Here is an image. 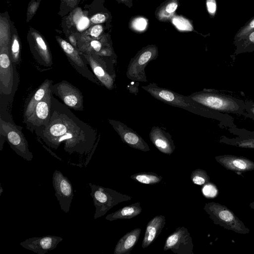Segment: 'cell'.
I'll use <instances>...</instances> for the list:
<instances>
[{
    "instance_id": "29",
    "label": "cell",
    "mask_w": 254,
    "mask_h": 254,
    "mask_svg": "<svg viewBox=\"0 0 254 254\" xmlns=\"http://www.w3.org/2000/svg\"><path fill=\"white\" fill-rule=\"evenodd\" d=\"M178 6V0H167L156 11V17L160 21L171 19Z\"/></svg>"
},
{
    "instance_id": "20",
    "label": "cell",
    "mask_w": 254,
    "mask_h": 254,
    "mask_svg": "<svg viewBox=\"0 0 254 254\" xmlns=\"http://www.w3.org/2000/svg\"><path fill=\"white\" fill-rule=\"evenodd\" d=\"M229 129L235 136L229 137L222 135L219 140L220 143L240 148L254 149V131L239 128L234 125Z\"/></svg>"
},
{
    "instance_id": "16",
    "label": "cell",
    "mask_w": 254,
    "mask_h": 254,
    "mask_svg": "<svg viewBox=\"0 0 254 254\" xmlns=\"http://www.w3.org/2000/svg\"><path fill=\"white\" fill-rule=\"evenodd\" d=\"M61 26L65 36L70 33H82L90 26L87 10L76 7L63 17Z\"/></svg>"
},
{
    "instance_id": "15",
    "label": "cell",
    "mask_w": 254,
    "mask_h": 254,
    "mask_svg": "<svg viewBox=\"0 0 254 254\" xmlns=\"http://www.w3.org/2000/svg\"><path fill=\"white\" fill-rule=\"evenodd\" d=\"M52 183L61 209L67 213L74 195L71 182L60 171L56 170L53 174Z\"/></svg>"
},
{
    "instance_id": "45",
    "label": "cell",
    "mask_w": 254,
    "mask_h": 254,
    "mask_svg": "<svg viewBox=\"0 0 254 254\" xmlns=\"http://www.w3.org/2000/svg\"><path fill=\"white\" fill-rule=\"evenodd\" d=\"M121 0V1H122V2H125V1H126V0Z\"/></svg>"
},
{
    "instance_id": "39",
    "label": "cell",
    "mask_w": 254,
    "mask_h": 254,
    "mask_svg": "<svg viewBox=\"0 0 254 254\" xmlns=\"http://www.w3.org/2000/svg\"><path fill=\"white\" fill-rule=\"evenodd\" d=\"M245 110L244 116L254 121V102L251 100L245 101Z\"/></svg>"
},
{
    "instance_id": "37",
    "label": "cell",
    "mask_w": 254,
    "mask_h": 254,
    "mask_svg": "<svg viewBox=\"0 0 254 254\" xmlns=\"http://www.w3.org/2000/svg\"><path fill=\"white\" fill-rule=\"evenodd\" d=\"M201 190L203 195L207 198H213L216 197L219 193L216 186L210 182L204 184Z\"/></svg>"
},
{
    "instance_id": "27",
    "label": "cell",
    "mask_w": 254,
    "mask_h": 254,
    "mask_svg": "<svg viewBox=\"0 0 254 254\" xmlns=\"http://www.w3.org/2000/svg\"><path fill=\"white\" fill-rule=\"evenodd\" d=\"M13 22L7 11L0 14V49L9 47L11 37Z\"/></svg>"
},
{
    "instance_id": "14",
    "label": "cell",
    "mask_w": 254,
    "mask_h": 254,
    "mask_svg": "<svg viewBox=\"0 0 254 254\" xmlns=\"http://www.w3.org/2000/svg\"><path fill=\"white\" fill-rule=\"evenodd\" d=\"M163 250L177 254H193L192 239L188 230L184 226L177 228L166 239Z\"/></svg>"
},
{
    "instance_id": "30",
    "label": "cell",
    "mask_w": 254,
    "mask_h": 254,
    "mask_svg": "<svg viewBox=\"0 0 254 254\" xmlns=\"http://www.w3.org/2000/svg\"><path fill=\"white\" fill-rule=\"evenodd\" d=\"M130 178L139 183L146 185H155L160 183L163 177L153 172H141L130 176Z\"/></svg>"
},
{
    "instance_id": "22",
    "label": "cell",
    "mask_w": 254,
    "mask_h": 254,
    "mask_svg": "<svg viewBox=\"0 0 254 254\" xmlns=\"http://www.w3.org/2000/svg\"><path fill=\"white\" fill-rule=\"evenodd\" d=\"M153 144L161 152L171 155L175 149V145L171 135L162 128L153 126L149 134Z\"/></svg>"
},
{
    "instance_id": "47",
    "label": "cell",
    "mask_w": 254,
    "mask_h": 254,
    "mask_svg": "<svg viewBox=\"0 0 254 254\" xmlns=\"http://www.w3.org/2000/svg\"></svg>"
},
{
    "instance_id": "1",
    "label": "cell",
    "mask_w": 254,
    "mask_h": 254,
    "mask_svg": "<svg viewBox=\"0 0 254 254\" xmlns=\"http://www.w3.org/2000/svg\"><path fill=\"white\" fill-rule=\"evenodd\" d=\"M35 134L48 147L57 149L63 144L64 150L69 154L87 155L99 141L97 131L80 120L70 108L52 97L51 118L45 128L36 129Z\"/></svg>"
},
{
    "instance_id": "36",
    "label": "cell",
    "mask_w": 254,
    "mask_h": 254,
    "mask_svg": "<svg viewBox=\"0 0 254 254\" xmlns=\"http://www.w3.org/2000/svg\"><path fill=\"white\" fill-rule=\"evenodd\" d=\"M104 31L103 25L95 24L90 26L88 29L82 32L81 35L92 38H96L102 35Z\"/></svg>"
},
{
    "instance_id": "6",
    "label": "cell",
    "mask_w": 254,
    "mask_h": 254,
    "mask_svg": "<svg viewBox=\"0 0 254 254\" xmlns=\"http://www.w3.org/2000/svg\"><path fill=\"white\" fill-rule=\"evenodd\" d=\"M90 195L93 198L95 208L94 218L96 219L106 214L112 207L124 201L131 199L132 197L121 193L110 188L98 186L90 183Z\"/></svg>"
},
{
    "instance_id": "25",
    "label": "cell",
    "mask_w": 254,
    "mask_h": 254,
    "mask_svg": "<svg viewBox=\"0 0 254 254\" xmlns=\"http://www.w3.org/2000/svg\"><path fill=\"white\" fill-rule=\"evenodd\" d=\"M140 228H137L124 235L116 244L114 254H129L137 244L141 234Z\"/></svg>"
},
{
    "instance_id": "33",
    "label": "cell",
    "mask_w": 254,
    "mask_h": 254,
    "mask_svg": "<svg viewBox=\"0 0 254 254\" xmlns=\"http://www.w3.org/2000/svg\"><path fill=\"white\" fill-rule=\"evenodd\" d=\"M190 180L193 184L199 186L204 185L210 182L207 172L201 169H195L191 172Z\"/></svg>"
},
{
    "instance_id": "38",
    "label": "cell",
    "mask_w": 254,
    "mask_h": 254,
    "mask_svg": "<svg viewBox=\"0 0 254 254\" xmlns=\"http://www.w3.org/2000/svg\"><path fill=\"white\" fill-rule=\"evenodd\" d=\"M40 2L36 0H31L28 3L26 13V21L28 22L36 13Z\"/></svg>"
},
{
    "instance_id": "24",
    "label": "cell",
    "mask_w": 254,
    "mask_h": 254,
    "mask_svg": "<svg viewBox=\"0 0 254 254\" xmlns=\"http://www.w3.org/2000/svg\"><path fill=\"white\" fill-rule=\"evenodd\" d=\"M166 223L163 215L154 217L147 224L141 246L145 249L149 246L161 233Z\"/></svg>"
},
{
    "instance_id": "2",
    "label": "cell",
    "mask_w": 254,
    "mask_h": 254,
    "mask_svg": "<svg viewBox=\"0 0 254 254\" xmlns=\"http://www.w3.org/2000/svg\"><path fill=\"white\" fill-rule=\"evenodd\" d=\"M188 97L206 108L211 119L222 122V126L230 127L233 125V118L229 114L244 116L245 101L231 95L221 93L213 89L204 88L192 93Z\"/></svg>"
},
{
    "instance_id": "23",
    "label": "cell",
    "mask_w": 254,
    "mask_h": 254,
    "mask_svg": "<svg viewBox=\"0 0 254 254\" xmlns=\"http://www.w3.org/2000/svg\"><path fill=\"white\" fill-rule=\"evenodd\" d=\"M53 81L45 79L40 86L26 100L23 112V121L31 115L36 105L41 101L51 89Z\"/></svg>"
},
{
    "instance_id": "18",
    "label": "cell",
    "mask_w": 254,
    "mask_h": 254,
    "mask_svg": "<svg viewBox=\"0 0 254 254\" xmlns=\"http://www.w3.org/2000/svg\"><path fill=\"white\" fill-rule=\"evenodd\" d=\"M77 49L81 52H91L110 59L113 55L112 50L103 35L92 38L81 35L77 41Z\"/></svg>"
},
{
    "instance_id": "31",
    "label": "cell",
    "mask_w": 254,
    "mask_h": 254,
    "mask_svg": "<svg viewBox=\"0 0 254 254\" xmlns=\"http://www.w3.org/2000/svg\"><path fill=\"white\" fill-rule=\"evenodd\" d=\"M237 49L236 55L244 52L254 51V30L251 32L245 39L235 44Z\"/></svg>"
},
{
    "instance_id": "44",
    "label": "cell",
    "mask_w": 254,
    "mask_h": 254,
    "mask_svg": "<svg viewBox=\"0 0 254 254\" xmlns=\"http://www.w3.org/2000/svg\"><path fill=\"white\" fill-rule=\"evenodd\" d=\"M0 195H1L2 192L3 191V189L1 186H0Z\"/></svg>"
},
{
    "instance_id": "35",
    "label": "cell",
    "mask_w": 254,
    "mask_h": 254,
    "mask_svg": "<svg viewBox=\"0 0 254 254\" xmlns=\"http://www.w3.org/2000/svg\"><path fill=\"white\" fill-rule=\"evenodd\" d=\"M88 14L90 26L105 22L108 18L107 14L102 12H94L85 8Z\"/></svg>"
},
{
    "instance_id": "43",
    "label": "cell",
    "mask_w": 254,
    "mask_h": 254,
    "mask_svg": "<svg viewBox=\"0 0 254 254\" xmlns=\"http://www.w3.org/2000/svg\"><path fill=\"white\" fill-rule=\"evenodd\" d=\"M249 206L252 209H254V201H253L250 203Z\"/></svg>"
},
{
    "instance_id": "40",
    "label": "cell",
    "mask_w": 254,
    "mask_h": 254,
    "mask_svg": "<svg viewBox=\"0 0 254 254\" xmlns=\"http://www.w3.org/2000/svg\"><path fill=\"white\" fill-rule=\"evenodd\" d=\"M206 8L211 17H214L217 10L216 0H206Z\"/></svg>"
},
{
    "instance_id": "42",
    "label": "cell",
    "mask_w": 254,
    "mask_h": 254,
    "mask_svg": "<svg viewBox=\"0 0 254 254\" xmlns=\"http://www.w3.org/2000/svg\"><path fill=\"white\" fill-rule=\"evenodd\" d=\"M144 22H145L144 19H138L137 20H136L134 23V27H135V28L139 30L144 29L145 27V26L140 24V23H142Z\"/></svg>"
},
{
    "instance_id": "13",
    "label": "cell",
    "mask_w": 254,
    "mask_h": 254,
    "mask_svg": "<svg viewBox=\"0 0 254 254\" xmlns=\"http://www.w3.org/2000/svg\"><path fill=\"white\" fill-rule=\"evenodd\" d=\"M51 90L69 108L76 111L84 110L83 96L76 86L66 80H62L53 84Z\"/></svg>"
},
{
    "instance_id": "21",
    "label": "cell",
    "mask_w": 254,
    "mask_h": 254,
    "mask_svg": "<svg viewBox=\"0 0 254 254\" xmlns=\"http://www.w3.org/2000/svg\"><path fill=\"white\" fill-rule=\"evenodd\" d=\"M215 159L228 170L242 173L254 170V162L244 156L225 154L216 156Z\"/></svg>"
},
{
    "instance_id": "9",
    "label": "cell",
    "mask_w": 254,
    "mask_h": 254,
    "mask_svg": "<svg viewBox=\"0 0 254 254\" xmlns=\"http://www.w3.org/2000/svg\"><path fill=\"white\" fill-rule=\"evenodd\" d=\"M158 56V47L155 45H149L142 48L130 60L127 68L126 75L131 80L146 82L145 67Z\"/></svg>"
},
{
    "instance_id": "3",
    "label": "cell",
    "mask_w": 254,
    "mask_h": 254,
    "mask_svg": "<svg viewBox=\"0 0 254 254\" xmlns=\"http://www.w3.org/2000/svg\"><path fill=\"white\" fill-rule=\"evenodd\" d=\"M141 88L154 98L169 105L185 109L196 115L211 118L208 110L188 96H184L170 89L160 87L155 83L142 86Z\"/></svg>"
},
{
    "instance_id": "7",
    "label": "cell",
    "mask_w": 254,
    "mask_h": 254,
    "mask_svg": "<svg viewBox=\"0 0 254 254\" xmlns=\"http://www.w3.org/2000/svg\"><path fill=\"white\" fill-rule=\"evenodd\" d=\"M15 65L12 63L9 47L0 49V95L3 100L8 97L12 99L16 91L19 77Z\"/></svg>"
},
{
    "instance_id": "34",
    "label": "cell",
    "mask_w": 254,
    "mask_h": 254,
    "mask_svg": "<svg viewBox=\"0 0 254 254\" xmlns=\"http://www.w3.org/2000/svg\"><path fill=\"white\" fill-rule=\"evenodd\" d=\"M254 30V17L250 20L238 31L234 37L235 44L245 39L251 32Z\"/></svg>"
},
{
    "instance_id": "28",
    "label": "cell",
    "mask_w": 254,
    "mask_h": 254,
    "mask_svg": "<svg viewBox=\"0 0 254 254\" xmlns=\"http://www.w3.org/2000/svg\"><path fill=\"white\" fill-rule=\"evenodd\" d=\"M21 41L13 23L12 26V33L9 46V53L12 63L16 65L21 62Z\"/></svg>"
},
{
    "instance_id": "26",
    "label": "cell",
    "mask_w": 254,
    "mask_h": 254,
    "mask_svg": "<svg viewBox=\"0 0 254 254\" xmlns=\"http://www.w3.org/2000/svg\"><path fill=\"white\" fill-rule=\"evenodd\" d=\"M142 208L139 202H136L107 215L105 219L112 221L120 219H131L141 213Z\"/></svg>"
},
{
    "instance_id": "41",
    "label": "cell",
    "mask_w": 254,
    "mask_h": 254,
    "mask_svg": "<svg viewBox=\"0 0 254 254\" xmlns=\"http://www.w3.org/2000/svg\"><path fill=\"white\" fill-rule=\"evenodd\" d=\"M174 20V23L176 26L181 24V25L179 27V29H180L181 30H190V29H192V26L190 24H184V23H188V21H187L185 19H181L180 18L177 19L176 18Z\"/></svg>"
},
{
    "instance_id": "5",
    "label": "cell",
    "mask_w": 254,
    "mask_h": 254,
    "mask_svg": "<svg viewBox=\"0 0 254 254\" xmlns=\"http://www.w3.org/2000/svg\"><path fill=\"white\" fill-rule=\"evenodd\" d=\"M203 209L215 224L241 234L250 232L244 223L225 205L210 202L205 203Z\"/></svg>"
},
{
    "instance_id": "19",
    "label": "cell",
    "mask_w": 254,
    "mask_h": 254,
    "mask_svg": "<svg viewBox=\"0 0 254 254\" xmlns=\"http://www.w3.org/2000/svg\"><path fill=\"white\" fill-rule=\"evenodd\" d=\"M63 240V238L54 235L35 237L28 238L20 243L23 248L38 254H45L52 251Z\"/></svg>"
},
{
    "instance_id": "11",
    "label": "cell",
    "mask_w": 254,
    "mask_h": 254,
    "mask_svg": "<svg viewBox=\"0 0 254 254\" xmlns=\"http://www.w3.org/2000/svg\"><path fill=\"white\" fill-rule=\"evenodd\" d=\"M59 46L64 53L67 59L74 68L82 76L97 84L101 83L93 73L88 67L86 61L80 51L68 42L59 36H56Z\"/></svg>"
},
{
    "instance_id": "8",
    "label": "cell",
    "mask_w": 254,
    "mask_h": 254,
    "mask_svg": "<svg viewBox=\"0 0 254 254\" xmlns=\"http://www.w3.org/2000/svg\"><path fill=\"white\" fill-rule=\"evenodd\" d=\"M80 53L100 83L109 90L113 89L116 77L113 61L91 52Z\"/></svg>"
},
{
    "instance_id": "32",
    "label": "cell",
    "mask_w": 254,
    "mask_h": 254,
    "mask_svg": "<svg viewBox=\"0 0 254 254\" xmlns=\"http://www.w3.org/2000/svg\"><path fill=\"white\" fill-rule=\"evenodd\" d=\"M81 0H61L58 14L63 17L78 7Z\"/></svg>"
},
{
    "instance_id": "10",
    "label": "cell",
    "mask_w": 254,
    "mask_h": 254,
    "mask_svg": "<svg viewBox=\"0 0 254 254\" xmlns=\"http://www.w3.org/2000/svg\"><path fill=\"white\" fill-rule=\"evenodd\" d=\"M30 52L37 64L44 69L52 68L53 65L52 54L45 37L37 30L30 27L27 35Z\"/></svg>"
},
{
    "instance_id": "46",
    "label": "cell",
    "mask_w": 254,
    "mask_h": 254,
    "mask_svg": "<svg viewBox=\"0 0 254 254\" xmlns=\"http://www.w3.org/2000/svg\"><path fill=\"white\" fill-rule=\"evenodd\" d=\"M37 1H38L39 2H40L42 0H36Z\"/></svg>"
},
{
    "instance_id": "17",
    "label": "cell",
    "mask_w": 254,
    "mask_h": 254,
    "mask_svg": "<svg viewBox=\"0 0 254 254\" xmlns=\"http://www.w3.org/2000/svg\"><path fill=\"white\" fill-rule=\"evenodd\" d=\"M109 123L120 136L122 141L129 146L147 152L150 150L148 144L136 131L123 123L116 120H108Z\"/></svg>"
},
{
    "instance_id": "4",
    "label": "cell",
    "mask_w": 254,
    "mask_h": 254,
    "mask_svg": "<svg viewBox=\"0 0 254 254\" xmlns=\"http://www.w3.org/2000/svg\"><path fill=\"white\" fill-rule=\"evenodd\" d=\"M22 129L21 127L0 117V150H2L3 143L6 140L17 155L30 161L32 160L33 155L29 150L28 142Z\"/></svg>"
},
{
    "instance_id": "12",
    "label": "cell",
    "mask_w": 254,
    "mask_h": 254,
    "mask_svg": "<svg viewBox=\"0 0 254 254\" xmlns=\"http://www.w3.org/2000/svg\"><path fill=\"white\" fill-rule=\"evenodd\" d=\"M53 96L51 89L36 105L30 117L23 122L31 132H34L36 129L45 128L48 125L51 118Z\"/></svg>"
}]
</instances>
